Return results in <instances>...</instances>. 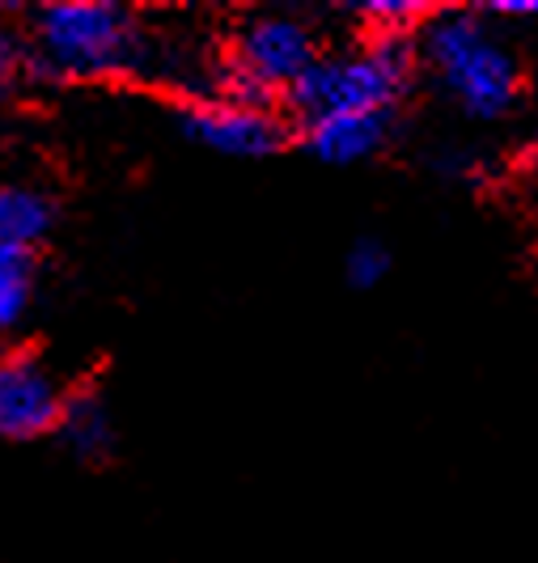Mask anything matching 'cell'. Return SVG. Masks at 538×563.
Returning <instances> with one entry per match:
<instances>
[{
  "label": "cell",
  "instance_id": "cell-14",
  "mask_svg": "<svg viewBox=\"0 0 538 563\" xmlns=\"http://www.w3.org/2000/svg\"><path fill=\"white\" fill-rule=\"evenodd\" d=\"M483 13L492 22H526V18H535V4H483Z\"/></svg>",
  "mask_w": 538,
  "mask_h": 563
},
{
  "label": "cell",
  "instance_id": "cell-2",
  "mask_svg": "<svg viewBox=\"0 0 538 563\" xmlns=\"http://www.w3.org/2000/svg\"><path fill=\"white\" fill-rule=\"evenodd\" d=\"M26 73L52 81H114L157 68V34L128 4L73 0L47 4L30 18Z\"/></svg>",
  "mask_w": 538,
  "mask_h": 563
},
{
  "label": "cell",
  "instance_id": "cell-15",
  "mask_svg": "<svg viewBox=\"0 0 538 563\" xmlns=\"http://www.w3.org/2000/svg\"><path fill=\"white\" fill-rule=\"evenodd\" d=\"M0 196H4V187H0Z\"/></svg>",
  "mask_w": 538,
  "mask_h": 563
},
{
  "label": "cell",
  "instance_id": "cell-1",
  "mask_svg": "<svg viewBox=\"0 0 538 563\" xmlns=\"http://www.w3.org/2000/svg\"><path fill=\"white\" fill-rule=\"evenodd\" d=\"M411 56L471 123H501L526 98V64L483 9H432L411 34Z\"/></svg>",
  "mask_w": 538,
  "mask_h": 563
},
{
  "label": "cell",
  "instance_id": "cell-11",
  "mask_svg": "<svg viewBox=\"0 0 538 563\" xmlns=\"http://www.w3.org/2000/svg\"><path fill=\"white\" fill-rule=\"evenodd\" d=\"M437 4H365L356 9V22L365 26V38H411L416 30L425 26V18Z\"/></svg>",
  "mask_w": 538,
  "mask_h": 563
},
{
  "label": "cell",
  "instance_id": "cell-9",
  "mask_svg": "<svg viewBox=\"0 0 538 563\" xmlns=\"http://www.w3.org/2000/svg\"><path fill=\"white\" fill-rule=\"evenodd\" d=\"M56 229V199L34 187H4L0 196V246L39 254Z\"/></svg>",
  "mask_w": 538,
  "mask_h": 563
},
{
  "label": "cell",
  "instance_id": "cell-12",
  "mask_svg": "<svg viewBox=\"0 0 538 563\" xmlns=\"http://www.w3.org/2000/svg\"><path fill=\"white\" fill-rule=\"evenodd\" d=\"M391 267H395V258L386 251V242H377V238H361V242H352V251L343 254V280L356 292L377 288L391 276Z\"/></svg>",
  "mask_w": 538,
  "mask_h": 563
},
{
  "label": "cell",
  "instance_id": "cell-6",
  "mask_svg": "<svg viewBox=\"0 0 538 563\" xmlns=\"http://www.w3.org/2000/svg\"><path fill=\"white\" fill-rule=\"evenodd\" d=\"M59 407H64V386L39 352L30 347L0 352V441L26 445L52 437Z\"/></svg>",
  "mask_w": 538,
  "mask_h": 563
},
{
  "label": "cell",
  "instance_id": "cell-5",
  "mask_svg": "<svg viewBox=\"0 0 538 563\" xmlns=\"http://www.w3.org/2000/svg\"><path fill=\"white\" fill-rule=\"evenodd\" d=\"M178 136L199 144L208 153L238 157V162H263L276 157L293 144V128L281 111H259V107H233L221 98H204L178 107Z\"/></svg>",
  "mask_w": 538,
  "mask_h": 563
},
{
  "label": "cell",
  "instance_id": "cell-4",
  "mask_svg": "<svg viewBox=\"0 0 538 563\" xmlns=\"http://www.w3.org/2000/svg\"><path fill=\"white\" fill-rule=\"evenodd\" d=\"M318 56L322 52H318V34L310 22L293 13H251L229 34L226 68L281 98Z\"/></svg>",
  "mask_w": 538,
  "mask_h": 563
},
{
  "label": "cell",
  "instance_id": "cell-8",
  "mask_svg": "<svg viewBox=\"0 0 538 563\" xmlns=\"http://www.w3.org/2000/svg\"><path fill=\"white\" fill-rule=\"evenodd\" d=\"M52 437L64 441V450L81 462H102L114 450V420L111 407L94 386L81 390H64V407H59V423Z\"/></svg>",
  "mask_w": 538,
  "mask_h": 563
},
{
  "label": "cell",
  "instance_id": "cell-10",
  "mask_svg": "<svg viewBox=\"0 0 538 563\" xmlns=\"http://www.w3.org/2000/svg\"><path fill=\"white\" fill-rule=\"evenodd\" d=\"M34 276H39V254L0 246V335L26 322L34 306Z\"/></svg>",
  "mask_w": 538,
  "mask_h": 563
},
{
  "label": "cell",
  "instance_id": "cell-3",
  "mask_svg": "<svg viewBox=\"0 0 538 563\" xmlns=\"http://www.w3.org/2000/svg\"><path fill=\"white\" fill-rule=\"evenodd\" d=\"M411 85V38H365L352 52H327L314 59L281 93V114L293 132L331 114H398Z\"/></svg>",
  "mask_w": 538,
  "mask_h": 563
},
{
  "label": "cell",
  "instance_id": "cell-13",
  "mask_svg": "<svg viewBox=\"0 0 538 563\" xmlns=\"http://www.w3.org/2000/svg\"><path fill=\"white\" fill-rule=\"evenodd\" d=\"M26 77V52L22 38H13V30H0V107L9 102V93Z\"/></svg>",
  "mask_w": 538,
  "mask_h": 563
},
{
  "label": "cell",
  "instance_id": "cell-7",
  "mask_svg": "<svg viewBox=\"0 0 538 563\" xmlns=\"http://www.w3.org/2000/svg\"><path fill=\"white\" fill-rule=\"evenodd\" d=\"M293 136L322 166H365L395 141V114H331Z\"/></svg>",
  "mask_w": 538,
  "mask_h": 563
}]
</instances>
